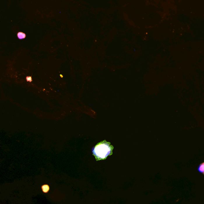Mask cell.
Listing matches in <instances>:
<instances>
[{"mask_svg":"<svg viewBox=\"0 0 204 204\" xmlns=\"http://www.w3.org/2000/svg\"><path fill=\"white\" fill-rule=\"evenodd\" d=\"M113 146L106 140L97 143L92 149L93 155L96 161L105 160L112 154Z\"/></svg>","mask_w":204,"mask_h":204,"instance_id":"cell-1","label":"cell"},{"mask_svg":"<svg viewBox=\"0 0 204 204\" xmlns=\"http://www.w3.org/2000/svg\"><path fill=\"white\" fill-rule=\"evenodd\" d=\"M42 191L44 193H48L50 190V187L48 185H44L42 186Z\"/></svg>","mask_w":204,"mask_h":204,"instance_id":"cell-2","label":"cell"},{"mask_svg":"<svg viewBox=\"0 0 204 204\" xmlns=\"http://www.w3.org/2000/svg\"><path fill=\"white\" fill-rule=\"evenodd\" d=\"M26 80L28 82H31L32 81V77L30 76L27 77L26 78Z\"/></svg>","mask_w":204,"mask_h":204,"instance_id":"cell-5","label":"cell"},{"mask_svg":"<svg viewBox=\"0 0 204 204\" xmlns=\"http://www.w3.org/2000/svg\"><path fill=\"white\" fill-rule=\"evenodd\" d=\"M17 36L19 39H23L26 38V35L24 33H22V32H19L17 34Z\"/></svg>","mask_w":204,"mask_h":204,"instance_id":"cell-3","label":"cell"},{"mask_svg":"<svg viewBox=\"0 0 204 204\" xmlns=\"http://www.w3.org/2000/svg\"><path fill=\"white\" fill-rule=\"evenodd\" d=\"M203 174H204V172L203 173Z\"/></svg>","mask_w":204,"mask_h":204,"instance_id":"cell-7","label":"cell"},{"mask_svg":"<svg viewBox=\"0 0 204 204\" xmlns=\"http://www.w3.org/2000/svg\"><path fill=\"white\" fill-rule=\"evenodd\" d=\"M60 77H61V78H63V76L62 75H60Z\"/></svg>","mask_w":204,"mask_h":204,"instance_id":"cell-6","label":"cell"},{"mask_svg":"<svg viewBox=\"0 0 204 204\" xmlns=\"http://www.w3.org/2000/svg\"><path fill=\"white\" fill-rule=\"evenodd\" d=\"M198 171L201 173H203L204 172V162L201 164L198 168Z\"/></svg>","mask_w":204,"mask_h":204,"instance_id":"cell-4","label":"cell"}]
</instances>
